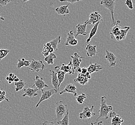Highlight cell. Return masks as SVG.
Listing matches in <instances>:
<instances>
[{"label": "cell", "instance_id": "f5cc1de1", "mask_svg": "<svg viewBox=\"0 0 135 125\" xmlns=\"http://www.w3.org/2000/svg\"><path fill=\"white\" fill-rule=\"evenodd\" d=\"M90 125H94V123H91V124H90Z\"/></svg>", "mask_w": 135, "mask_h": 125}, {"label": "cell", "instance_id": "603a6c76", "mask_svg": "<svg viewBox=\"0 0 135 125\" xmlns=\"http://www.w3.org/2000/svg\"><path fill=\"white\" fill-rule=\"evenodd\" d=\"M89 80V79H88L86 76H84L81 74H78V76L74 79V81L75 82H78L82 85L86 84Z\"/></svg>", "mask_w": 135, "mask_h": 125}, {"label": "cell", "instance_id": "f907efd6", "mask_svg": "<svg viewBox=\"0 0 135 125\" xmlns=\"http://www.w3.org/2000/svg\"><path fill=\"white\" fill-rule=\"evenodd\" d=\"M25 60L26 59H25V58H22L21 59V60H22V61H25Z\"/></svg>", "mask_w": 135, "mask_h": 125}, {"label": "cell", "instance_id": "7402d4cb", "mask_svg": "<svg viewBox=\"0 0 135 125\" xmlns=\"http://www.w3.org/2000/svg\"><path fill=\"white\" fill-rule=\"evenodd\" d=\"M100 23V22H97V23H96V24H95L94 25L93 27L91 28V30L90 32H89V37H88V38L87 39V40H86V44H89V42H90V41H91V39L96 35V33L97 32L98 26H99V25Z\"/></svg>", "mask_w": 135, "mask_h": 125}, {"label": "cell", "instance_id": "9c48e42d", "mask_svg": "<svg viewBox=\"0 0 135 125\" xmlns=\"http://www.w3.org/2000/svg\"><path fill=\"white\" fill-rule=\"evenodd\" d=\"M34 84L32 86V88L34 86H36V88L38 89V90H41L44 88L49 87L48 85L45 83L43 78H40L38 76H36L35 79H34Z\"/></svg>", "mask_w": 135, "mask_h": 125}, {"label": "cell", "instance_id": "f35d334b", "mask_svg": "<svg viewBox=\"0 0 135 125\" xmlns=\"http://www.w3.org/2000/svg\"><path fill=\"white\" fill-rule=\"evenodd\" d=\"M42 125H56L55 123L54 122H51V121H44L42 123Z\"/></svg>", "mask_w": 135, "mask_h": 125}, {"label": "cell", "instance_id": "4316f807", "mask_svg": "<svg viewBox=\"0 0 135 125\" xmlns=\"http://www.w3.org/2000/svg\"><path fill=\"white\" fill-rule=\"evenodd\" d=\"M31 61L25 60V61H22L21 59H18V62L16 65L17 68L18 69H20L23 66H29L30 64Z\"/></svg>", "mask_w": 135, "mask_h": 125}, {"label": "cell", "instance_id": "d590c367", "mask_svg": "<svg viewBox=\"0 0 135 125\" xmlns=\"http://www.w3.org/2000/svg\"><path fill=\"white\" fill-rule=\"evenodd\" d=\"M6 100V101L10 102V101L9 100V99L6 97L5 95H3L2 94V90H0V103L2 102V101Z\"/></svg>", "mask_w": 135, "mask_h": 125}, {"label": "cell", "instance_id": "e575fe53", "mask_svg": "<svg viewBox=\"0 0 135 125\" xmlns=\"http://www.w3.org/2000/svg\"><path fill=\"white\" fill-rule=\"evenodd\" d=\"M12 0H0V7H3L7 5Z\"/></svg>", "mask_w": 135, "mask_h": 125}, {"label": "cell", "instance_id": "ee69618b", "mask_svg": "<svg viewBox=\"0 0 135 125\" xmlns=\"http://www.w3.org/2000/svg\"><path fill=\"white\" fill-rule=\"evenodd\" d=\"M19 80H20V79H19V78L17 77L16 79H14V81L15 82H16L19 81Z\"/></svg>", "mask_w": 135, "mask_h": 125}, {"label": "cell", "instance_id": "7a4b0ae2", "mask_svg": "<svg viewBox=\"0 0 135 125\" xmlns=\"http://www.w3.org/2000/svg\"><path fill=\"white\" fill-rule=\"evenodd\" d=\"M68 112V105L64 101H60L57 102L55 107V114L57 122L62 119Z\"/></svg>", "mask_w": 135, "mask_h": 125}, {"label": "cell", "instance_id": "9a60e30c", "mask_svg": "<svg viewBox=\"0 0 135 125\" xmlns=\"http://www.w3.org/2000/svg\"><path fill=\"white\" fill-rule=\"evenodd\" d=\"M51 73L50 74V75L51 76V84L53 86L54 88L57 91V92H59V89L58 88L59 85V81L58 79L57 76V72L56 71H54V70L50 71Z\"/></svg>", "mask_w": 135, "mask_h": 125}, {"label": "cell", "instance_id": "db71d44e", "mask_svg": "<svg viewBox=\"0 0 135 125\" xmlns=\"http://www.w3.org/2000/svg\"><path fill=\"white\" fill-rule=\"evenodd\" d=\"M1 80H0V83H1Z\"/></svg>", "mask_w": 135, "mask_h": 125}, {"label": "cell", "instance_id": "cb8c5ba5", "mask_svg": "<svg viewBox=\"0 0 135 125\" xmlns=\"http://www.w3.org/2000/svg\"><path fill=\"white\" fill-rule=\"evenodd\" d=\"M61 36H58L57 38L54 39V40L49 41V43L51 44V46L54 50V51H56L58 50V45L61 42Z\"/></svg>", "mask_w": 135, "mask_h": 125}, {"label": "cell", "instance_id": "4dcf8cb0", "mask_svg": "<svg viewBox=\"0 0 135 125\" xmlns=\"http://www.w3.org/2000/svg\"><path fill=\"white\" fill-rule=\"evenodd\" d=\"M75 38H75V35H74V33L72 30H71L70 31V32L68 34V37H67V38L65 42V45L68 46L69 42Z\"/></svg>", "mask_w": 135, "mask_h": 125}, {"label": "cell", "instance_id": "484cf974", "mask_svg": "<svg viewBox=\"0 0 135 125\" xmlns=\"http://www.w3.org/2000/svg\"><path fill=\"white\" fill-rule=\"evenodd\" d=\"M56 58V56L55 54L52 52L50 53L48 56L45 57L44 61L48 65H53L54 64V60Z\"/></svg>", "mask_w": 135, "mask_h": 125}, {"label": "cell", "instance_id": "44dd1931", "mask_svg": "<svg viewBox=\"0 0 135 125\" xmlns=\"http://www.w3.org/2000/svg\"><path fill=\"white\" fill-rule=\"evenodd\" d=\"M69 5H65V6H62L59 7L55 8V11L57 14L59 15H62L65 16L68 14H69L70 11L68 8Z\"/></svg>", "mask_w": 135, "mask_h": 125}, {"label": "cell", "instance_id": "d4e9b609", "mask_svg": "<svg viewBox=\"0 0 135 125\" xmlns=\"http://www.w3.org/2000/svg\"><path fill=\"white\" fill-rule=\"evenodd\" d=\"M130 29V27H121L120 29L119 36L120 37V41L122 40H124L126 38L127 32Z\"/></svg>", "mask_w": 135, "mask_h": 125}, {"label": "cell", "instance_id": "d6986e66", "mask_svg": "<svg viewBox=\"0 0 135 125\" xmlns=\"http://www.w3.org/2000/svg\"><path fill=\"white\" fill-rule=\"evenodd\" d=\"M90 65L87 68L88 71L90 75L91 74L93 73L94 72H99V71L103 69V67L102 65H98L97 63L92 64L91 62H90Z\"/></svg>", "mask_w": 135, "mask_h": 125}, {"label": "cell", "instance_id": "8fae6325", "mask_svg": "<svg viewBox=\"0 0 135 125\" xmlns=\"http://www.w3.org/2000/svg\"><path fill=\"white\" fill-rule=\"evenodd\" d=\"M109 117L112 118V125H121L124 120L118 114H116L114 112H110Z\"/></svg>", "mask_w": 135, "mask_h": 125}, {"label": "cell", "instance_id": "3957f363", "mask_svg": "<svg viewBox=\"0 0 135 125\" xmlns=\"http://www.w3.org/2000/svg\"><path fill=\"white\" fill-rule=\"evenodd\" d=\"M100 4L103 6L104 8L109 10L112 16V26H114L115 24V21L114 17V12L115 6V0H101Z\"/></svg>", "mask_w": 135, "mask_h": 125}, {"label": "cell", "instance_id": "ac0fdd59", "mask_svg": "<svg viewBox=\"0 0 135 125\" xmlns=\"http://www.w3.org/2000/svg\"><path fill=\"white\" fill-rule=\"evenodd\" d=\"M96 48V45H92L90 44H88L86 47L87 56L88 57H93L95 56L98 53Z\"/></svg>", "mask_w": 135, "mask_h": 125}, {"label": "cell", "instance_id": "b9f144b4", "mask_svg": "<svg viewBox=\"0 0 135 125\" xmlns=\"http://www.w3.org/2000/svg\"><path fill=\"white\" fill-rule=\"evenodd\" d=\"M76 72L78 74L81 73V70H82V68H80V67H78L77 68H76Z\"/></svg>", "mask_w": 135, "mask_h": 125}, {"label": "cell", "instance_id": "f1b7e54d", "mask_svg": "<svg viewBox=\"0 0 135 125\" xmlns=\"http://www.w3.org/2000/svg\"><path fill=\"white\" fill-rule=\"evenodd\" d=\"M57 124L60 125H69V112L65 115L62 119L59 121L57 122Z\"/></svg>", "mask_w": 135, "mask_h": 125}, {"label": "cell", "instance_id": "277c9868", "mask_svg": "<svg viewBox=\"0 0 135 125\" xmlns=\"http://www.w3.org/2000/svg\"><path fill=\"white\" fill-rule=\"evenodd\" d=\"M45 68V65L41 60H36L33 59L31 61L30 64L29 65V69L33 72H38L43 71Z\"/></svg>", "mask_w": 135, "mask_h": 125}, {"label": "cell", "instance_id": "8992f818", "mask_svg": "<svg viewBox=\"0 0 135 125\" xmlns=\"http://www.w3.org/2000/svg\"><path fill=\"white\" fill-rule=\"evenodd\" d=\"M94 105H92L90 108L88 106H86L84 108L83 111L79 113V117L80 119H89L91 117H94L96 115V113H95L93 110H94Z\"/></svg>", "mask_w": 135, "mask_h": 125}, {"label": "cell", "instance_id": "ab89813d", "mask_svg": "<svg viewBox=\"0 0 135 125\" xmlns=\"http://www.w3.org/2000/svg\"><path fill=\"white\" fill-rule=\"evenodd\" d=\"M88 72V71L87 68L84 67V68H82V70H81V72L80 74H82V75H83V76H85L86 74V73H87Z\"/></svg>", "mask_w": 135, "mask_h": 125}, {"label": "cell", "instance_id": "c3c4849f", "mask_svg": "<svg viewBox=\"0 0 135 125\" xmlns=\"http://www.w3.org/2000/svg\"><path fill=\"white\" fill-rule=\"evenodd\" d=\"M30 1V0H23V3H25V2H27V1Z\"/></svg>", "mask_w": 135, "mask_h": 125}, {"label": "cell", "instance_id": "52a82bcc", "mask_svg": "<svg viewBox=\"0 0 135 125\" xmlns=\"http://www.w3.org/2000/svg\"><path fill=\"white\" fill-rule=\"evenodd\" d=\"M103 20V17L98 12L96 11L90 14L89 19H88V24L94 25L97 22L101 23Z\"/></svg>", "mask_w": 135, "mask_h": 125}, {"label": "cell", "instance_id": "8d00e7d4", "mask_svg": "<svg viewBox=\"0 0 135 125\" xmlns=\"http://www.w3.org/2000/svg\"><path fill=\"white\" fill-rule=\"evenodd\" d=\"M78 44V41L76 39V38H75L69 42L68 45L74 46Z\"/></svg>", "mask_w": 135, "mask_h": 125}, {"label": "cell", "instance_id": "7bdbcfd3", "mask_svg": "<svg viewBox=\"0 0 135 125\" xmlns=\"http://www.w3.org/2000/svg\"><path fill=\"white\" fill-rule=\"evenodd\" d=\"M15 76V74L14 73H10L9 74V76L10 77H12V78H14Z\"/></svg>", "mask_w": 135, "mask_h": 125}, {"label": "cell", "instance_id": "f546056e", "mask_svg": "<svg viewBox=\"0 0 135 125\" xmlns=\"http://www.w3.org/2000/svg\"><path fill=\"white\" fill-rule=\"evenodd\" d=\"M86 98V95L84 93H82L81 95H79V96H76V101L77 102V103L79 104H82L83 103H85V100Z\"/></svg>", "mask_w": 135, "mask_h": 125}, {"label": "cell", "instance_id": "2e32d148", "mask_svg": "<svg viewBox=\"0 0 135 125\" xmlns=\"http://www.w3.org/2000/svg\"><path fill=\"white\" fill-rule=\"evenodd\" d=\"M60 69L64 71L65 73H68L69 75H73L75 73V69L73 67L72 61H70L68 65L62 64Z\"/></svg>", "mask_w": 135, "mask_h": 125}, {"label": "cell", "instance_id": "816d5d0a", "mask_svg": "<svg viewBox=\"0 0 135 125\" xmlns=\"http://www.w3.org/2000/svg\"><path fill=\"white\" fill-rule=\"evenodd\" d=\"M17 78V76H15H15H14V78H14V79H16V78Z\"/></svg>", "mask_w": 135, "mask_h": 125}, {"label": "cell", "instance_id": "83f0119b", "mask_svg": "<svg viewBox=\"0 0 135 125\" xmlns=\"http://www.w3.org/2000/svg\"><path fill=\"white\" fill-rule=\"evenodd\" d=\"M27 84L26 83H25L23 79H20L19 81L16 82L15 83V85L16 86L15 90L16 92H18L20 90H22V89L25 87V86Z\"/></svg>", "mask_w": 135, "mask_h": 125}, {"label": "cell", "instance_id": "ffe728a7", "mask_svg": "<svg viewBox=\"0 0 135 125\" xmlns=\"http://www.w3.org/2000/svg\"><path fill=\"white\" fill-rule=\"evenodd\" d=\"M60 67L58 65L56 66L54 68V69L57 72V78H58V79L59 81V85H58L59 89L60 85L61 84V83L64 81V80L65 79V75L66 74L64 71L60 70Z\"/></svg>", "mask_w": 135, "mask_h": 125}, {"label": "cell", "instance_id": "681fc988", "mask_svg": "<svg viewBox=\"0 0 135 125\" xmlns=\"http://www.w3.org/2000/svg\"><path fill=\"white\" fill-rule=\"evenodd\" d=\"M9 79V76H6V80L7 81H8Z\"/></svg>", "mask_w": 135, "mask_h": 125}, {"label": "cell", "instance_id": "74e56055", "mask_svg": "<svg viewBox=\"0 0 135 125\" xmlns=\"http://www.w3.org/2000/svg\"><path fill=\"white\" fill-rule=\"evenodd\" d=\"M80 1H82V0H59L60 2H68V3H70L71 4H74Z\"/></svg>", "mask_w": 135, "mask_h": 125}, {"label": "cell", "instance_id": "e0dca14e", "mask_svg": "<svg viewBox=\"0 0 135 125\" xmlns=\"http://www.w3.org/2000/svg\"><path fill=\"white\" fill-rule=\"evenodd\" d=\"M121 23L120 20H117L115 22V24L111 28V31H110V35H111V39H113L114 37H116L117 36L119 35L120 29L121 27L119 26L118 24Z\"/></svg>", "mask_w": 135, "mask_h": 125}, {"label": "cell", "instance_id": "6da1fadb", "mask_svg": "<svg viewBox=\"0 0 135 125\" xmlns=\"http://www.w3.org/2000/svg\"><path fill=\"white\" fill-rule=\"evenodd\" d=\"M106 96H102L100 98V110L99 112L100 113L99 117L97 118L96 121L94 124H95L97 123L98 121L101 118H105L106 119L108 118L109 114L113 110V107L112 105H107L106 101Z\"/></svg>", "mask_w": 135, "mask_h": 125}, {"label": "cell", "instance_id": "5b68a950", "mask_svg": "<svg viewBox=\"0 0 135 125\" xmlns=\"http://www.w3.org/2000/svg\"><path fill=\"white\" fill-rule=\"evenodd\" d=\"M41 92H42V95L41 96V98H40V99L38 101V102L36 105V108H38V106L40 105V104L43 101L48 100L49 99H50L52 95H54V94L58 93L57 91L54 89V88L51 89V90H43L42 89L41 90Z\"/></svg>", "mask_w": 135, "mask_h": 125}, {"label": "cell", "instance_id": "1f68e13d", "mask_svg": "<svg viewBox=\"0 0 135 125\" xmlns=\"http://www.w3.org/2000/svg\"><path fill=\"white\" fill-rule=\"evenodd\" d=\"M10 51L8 49H0V61L6 56Z\"/></svg>", "mask_w": 135, "mask_h": 125}, {"label": "cell", "instance_id": "60d3db41", "mask_svg": "<svg viewBox=\"0 0 135 125\" xmlns=\"http://www.w3.org/2000/svg\"><path fill=\"white\" fill-rule=\"evenodd\" d=\"M14 81V79L13 78H12V77H10L9 76V80H8V83L9 84H11V83L13 82Z\"/></svg>", "mask_w": 135, "mask_h": 125}, {"label": "cell", "instance_id": "4fadbf2b", "mask_svg": "<svg viewBox=\"0 0 135 125\" xmlns=\"http://www.w3.org/2000/svg\"><path fill=\"white\" fill-rule=\"evenodd\" d=\"M71 57L73 60L72 65L73 68L75 69H76V68L79 67L83 57L80 56V55L77 52H75L73 55L71 56Z\"/></svg>", "mask_w": 135, "mask_h": 125}, {"label": "cell", "instance_id": "ba28073f", "mask_svg": "<svg viewBox=\"0 0 135 125\" xmlns=\"http://www.w3.org/2000/svg\"><path fill=\"white\" fill-rule=\"evenodd\" d=\"M88 19H87L85 22H84V24H81L80 23H79L76 26V34L75 35V38L79 35L85 36L87 35V34L89 33L88 32L86 31V25H88Z\"/></svg>", "mask_w": 135, "mask_h": 125}, {"label": "cell", "instance_id": "30bf717a", "mask_svg": "<svg viewBox=\"0 0 135 125\" xmlns=\"http://www.w3.org/2000/svg\"><path fill=\"white\" fill-rule=\"evenodd\" d=\"M65 93H72L75 97H76L78 95V93H77V89L76 88V86L75 84H72V83H69L66 85L65 89L60 92V95H62Z\"/></svg>", "mask_w": 135, "mask_h": 125}, {"label": "cell", "instance_id": "5bb4252c", "mask_svg": "<svg viewBox=\"0 0 135 125\" xmlns=\"http://www.w3.org/2000/svg\"><path fill=\"white\" fill-rule=\"evenodd\" d=\"M38 90L37 88L33 89L32 88H28L25 89L24 90V93L22 95V96L23 97L26 96H28L30 98L34 97L38 95L37 93Z\"/></svg>", "mask_w": 135, "mask_h": 125}, {"label": "cell", "instance_id": "836d02e7", "mask_svg": "<svg viewBox=\"0 0 135 125\" xmlns=\"http://www.w3.org/2000/svg\"><path fill=\"white\" fill-rule=\"evenodd\" d=\"M125 4L127 6V7L130 10H132L134 8L132 0H126Z\"/></svg>", "mask_w": 135, "mask_h": 125}, {"label": "cell", "instance_id": "d6a6232c", "mask_svg": "<svg viewBox=\"0 0 135 125\" xmlns=\"http://www.w3.org/2000/svg\"><path fill=\"white\" fill-rule=\"evenodd\" d=\"M42 54L45 57H46L47 56H48L49 55V48L45 44L44 45V47H43V51L42 52Z\"/></svg>", "mask_w": 135, "mask_h": 125}, {"label": "cell", "instance_id": "bcb514c9", "mask_svg": "<svg viewBox=\"0 0 135 125\" xmlns=\"http://www.w3.org/2000/svg\"><path fill=\"white\" fill-rule=\"evenodd\" d=\"M0 14H1V12H0ZM0 20H3V21H4L5 19H4V18H3V17L1 16V15H0Z\"/></svg>", "mask_w": 135, "mask_h": 125}, {"label": "cell", "instance_id": "7c38bea8", "mask_svg": "<svg viewBox=\"0 0 135 125\" xmlns=\"http://www.w3.org/2000/svg\"><path fill=\"white\" fill-rule=\"evenodd\" d=\"M105 58L106 60L109 62V67L115 66L117 62V58L113 52L106 50Z\"/></svg>", "mask_w": 135, "mask_h": 125}, {"label": "cell", "instance_id": "7dc6e473", "mask_svg": "<svg viewBox=\"0 0 135 125\" xmlns=\"http://www.w3.org/2000/svg\"><path fill=\"white\" fill-rule=\"evenodd\" d=\"M2 94L3 95H5L6 96V92L5 91H2Z\"/></svg>", "mask_w": 135, "mask_h": 125}, {"label": "cell", "instance_id": "f6af8a7d", "mask_svg": "<svg viewBox=\"0 0 135 125\" xmlns=\"http://www.w3.org/2000/svg\"><path fill=\"white\" fill-rule=\"evenodd\" d=\"M98 125H104L103 124V121H100L98 123Z\"/></svg>", "mask_w": 135, "mask_h": 125}]
</instances>
